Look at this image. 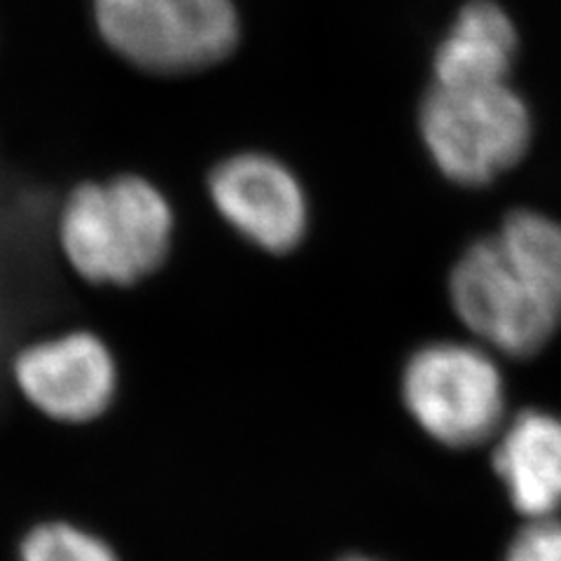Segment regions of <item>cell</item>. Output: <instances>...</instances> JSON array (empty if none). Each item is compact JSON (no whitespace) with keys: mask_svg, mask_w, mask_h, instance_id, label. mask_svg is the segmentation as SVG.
<instances>
[{"mask_svg":"<svg viewBox=\"0 0 561 561\" xmlns=\"http://www.w3.org/2000/svg\"><path fill=\"white\" fill-rule=\"evenodd\" d=\"M449 295L472 335L513 358L538 354L561 328V222L513 210L459 257Z\"/></svg>","mask_w":561,"mask_h":561,"instance_id":"1","label":"cell"},{"mask_svg":"<svg viewBox=\"0 0 561 561\" xmlns=\"http://www.w3.org/2000/svg\"><path fill=\"white\" fill-rule=\"evenodd\" d=\"M173 214L167 197L138 175L82 183L59 216V245L80 278L134 286L164 265Z\"/></svg>","mask_w":561,"mask_h":561,"instance_id":"2","label":"cell"},{"mask_svg":"<svg viewBox=\"0 0 561 561\" xmlns=\"http://www.w3.org/2000/svg\"><path fill=\"white\" fill-rule=\"evenodd\" d=\"M421 138L449 181L478 187L519 164L531 115L507 84H433L419 111Z\"/></svg>","mask_w":561,"mask_h":561,"instance_id":"3","label":"cell"},{"mask_svg":"<svg viewBox=\"0 0 561 561\" xmlns=\"http://www.w3.org/2000/svg\"><path fill=\"white\" fill-rule=\"evenodd\" d=\"M94 22L117 57L157 76L216 66L241 35L232 0H94Z\"/></svg>","mask_w":561,"mask_h":561,"instance_id":"4","label":"cell"},{"mask_svg":"<svg viewBox=\"0 0 561 561\" xmlns=\"http://www.w3.org/2000/svg\"><path fill=\"white\" fill-rule=\"evenodd\" d=\"M402 398L416 424L447 447H476L503 424L505 386L482 348L435 342L419 348L402 375Z\"/></svg>","mask_w":561,"mask_h":561,"instance_id":"5","label":"cell"},{"mask_svg":"<svg viewBox=\"0 0 561 561\" xmlns=\"http://www.w3.org/2000/svg\"><path fill=\"white\" fill-rule=\"evenodd\" d=\"M28 405L61 426H84L111 410L117 365L105 342L87 330L33 342L12 363Z\"/></svg>","mask_w":561,"mask_h":561,"instance_id":"6","label":"cell"},{"mask_svg":"<svg viewBox=\"0 0 561 561\" xmlns=\"http://www.w3.org/2000/svg\"><path fill=\"white\" fill-rule=\"evenodd\" d=\"M208 192L234 230L270 253H288L307 232V197L274 157L243 152L218 164Z\"/></svg>","mask_w":561,"mask_h":561,"instance_id":"7","label":"cell"},{"mask_svg":"<svg viewBox=\"0 0 561 561\" xmlns=\"http://www.w3.org/2000/svg\"><path fill=\"white\" fill-rule=\"evenodd\" d=\"M494 468L515 511L531 519L561 511V416L529 410L503 428Z\"/></svg>","mask_w":561,"mask_h":561,"instance_id":"8","label":"cell"},{"mask_svg":"<svg viewBox=\"0 0 561 561\" xmlns=\"http://www.w3.org/2000/svg\"><path fill=\"white\" fill-rule=\"evenodd\" d=\"M517 59V31L494 0H472L435 51V84H507Z\"/></svg>","mask_w":561,"mask_h":561,"instance_id":"9","label":"cell"},{"mask_svg":"<svg viewBox=\"0 0 561 561\" xmlns=\"http://www.w3.org/2000/svg\"><path fill=\"white\" fill-rule=\"evenodd\" d=\"M16 561H119V557L92 529L68 519H47L22 536Z\"/></svg>","mask_w":561,"mask_h":561,"instance_id":"10","label":"cell"},{"mask_svg":"<svg viewBox=\"0 0 561 561\" xmlns=\"http://www.w3.org/2000/svg\"><path fill=\"white\" fill-rule=\"evenodd\" d=\"M505 561H561V522L531 519L513 540Z\"/></svg>","mask_w":561,"mask_h":561,"instance_id":"11","label":"cell"},{"mask_svg":"<svg viewBox=\"0 0 561 561\" xmlns=\"http://www.w3.org/2000/svg\"><path fill=\"white\" fill-rule=\"evenodd\" d=\"M342 561H373V559H363V557H348V559H342Z\"/></svg>","mask_w":561,"mask_h":561,"instance_id":"12","label":"cell"}]
</instances>
